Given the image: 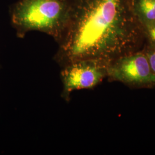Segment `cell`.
<instances>
[{
	"label": "cell",
	"instance_id": "1",
	"mask_svg": "<svg viewBox=\"0 0 155 155\" xmlns=\"http://www.w3.org/2000/svg\"><path fill=\"white\" fill-rule=\"evenodd\" d=\"M121 0H72L55 61L61 67L81 60L110 63L124 35Z\"/></svg>",
	"mask_w": 155,
	"mask_h": 155
},
{
	"label": "cell",
	"instance_id": "2",
	"mask_svg": "<svg viewBox=\"0 0 155 155\" xmlns=\"http://www.w3.org/2000/svg\"><path fill=\"white\" fill-rule=\"evenodd\" d=\"M72 0H20L13 6L12 24L18 38L39 31L61 39L68 22Z\"/></svg>",
	"mask_w": 155,
	"mask_h": 155
},
{
	"label": "cell",
	"instance_id": "3",
	"mask_svg": "<svg viewBox=\"0 0 155 155\" xmlns=\"http://www.w3.org/2000/svg\"><path fill=\"white\" fill-rule=\"evenodd\" d=\"M109 64L96 60H81L61 67V98L68 102L72 91L95 87L107 76Z\"/></svg>",
	"mask_w": 155,
	"mask_h": 155
},
{
	"label": "cell",
	"instance_id": "4",
	"mask_svg": "<svg viewBox=\"0 0 155 155\" xmlns=\"http://www.w3.org/2000/svg\"><path fill=\"white\" fill-rule=\"evenodd\" d=\"M107 76L121 82L134 84L155 83L147 55L137 54L110 61L107 67Z\"/></svg>",
	"mask_w": 155,
	"mask_h": 155
},
{
	"label": "cell",
	"instance_id": "5",
	"mask_svg": "<svg viewBox=\"0 0 155 155\" xmlns=\"http://www.w3.org/2000/svg\"><path fill=\"white\" fill-rule=\"evenodd\" d=\"M137 11L145 25L155 21V0H137Z\"/></svg>",
	"mask_w": 155,
	"mask_h": 155
},
{
	"label": "cell",
	"instance_id": "6",
	"mask_svg": "<svg viewBox=\"0 0 155 155\" xmlns=\"http://www.w3.org/2000/svg\"><path fill=\"white\" fill-rule=\"evenodd\" d=\"M145 25L150 39L155 45V21L147 24Z\"/></svg>",
	"mask_w": 155,
	"mask_h": 155
},
{
	"label": "cell",
	"instance_id": "7",
	"mask_svg": "<svg viewBox=\"0 0 155 155\" xmlns=\"http://www.w3.org/2000/svg\"><path fill=\"white\" fill-rule=\"evenodd\" d=\"M152 71L155 74V50L150 51L147 55Z\"/></svg>",
	"mask_w": 155,
	"mask_h": 155
}]
</instances>
